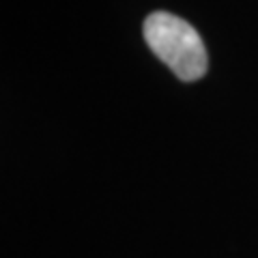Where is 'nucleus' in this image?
<instances>
[{"label": "nucleus", "mask_w": 258, "mask_h": 258, "mask_svg": "<svg viewBox=\"0 0 258 258\" xmlns=\"http://www.w3.org/2000/svg\"><path fill=\"white\" fill-rule=\"evenodd\" d=\"M144 39L159 60H164L183 82H194L207 74V50L203 39L185 20L155 11L144 20Z\"/></svg>", "instance_id": "1"}]
</instances>
